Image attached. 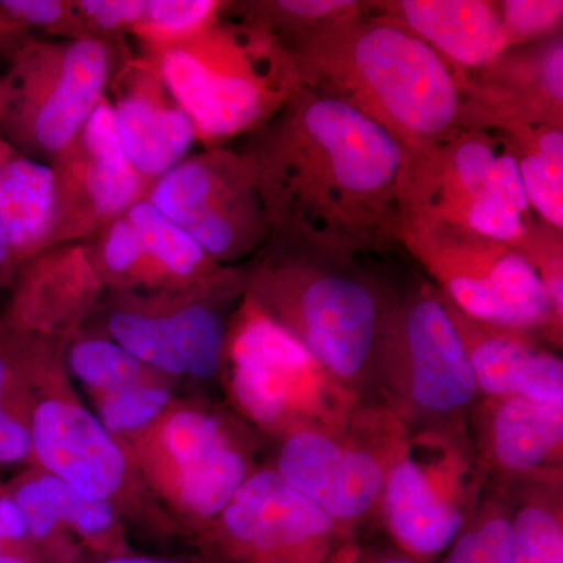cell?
<instances>
[{"mask_svg":"<svg viewBox=\"0 0 563 563\" xmlns=\"http://www.w3.org/2000/svg\"><path fill=\"white\" fill-rule=\"evenodd\" d=\"M385 10L384 21L412 32L453 66L484 68L510 47L498 3L401 0Z\"/></svg>","mask_w":563,"mask_h":563,"instance_id":"obj_21","label":"cell"},{"mask_svg":"<svg viewBox=\"0 0 563 563\" xmlns=\"http://www.w3.org/2000/svg\"><path fill=\"white\" fill-rule=\"evenodd\" d=\"M27 525L29 536L46 539L60 523L85 536H101L114 523L109 501H96L74 490L58 477L46 474L22 485L14 496Z\"/></svg>","mask_w":563,"mask_h":563,"instance_id":"obj_25","label":"cell"},{"mask_svg":"<svg viewBox=\"0 0 563 563\" xmlns=\"http://www.w3.org/2000/svg\"><path fill=\"white\" fill-rule=\"evenodd\" d=\"M111 340L144 366L209 380L224 365L229 324L209 301L181 303L169 312L121 309L109 317Z\"/></svg>","mask_w":563,"mask_h":563,"instance_id":"obj_17","label":"cell"},{"mask_svg":"<svg viewBox=\"0 0 563 563\" xmlns=\"http://www.w3.org/2000/svg\"><path fill=\"white\" fill-rule=\"evenodd\" d=\"M483 398L563 404V361L536 333L474 320L442 295Z\"/></svg>","mask_w":563,"mask_h":563,"instance_id":"obj_18","label":"cell"},{"mask_svg":"<svg viewBox=\"0 0 563 563\" xmlns=\"http://www.w3.org/2000/svg\"><path fill=\"white\" fill-rule=\"evenodd\" d=\"M29 537L27 525L24 515L14 499H0V542H20Z\"/></svg>","mask_w":563,"mask_h":563,"instance_id":"obj_34","label":"cell"},{"mask_svg":"<svg viewBox=\"0 0 563 563\" xmlns=\"http://www.w3.org/2000/svg\"><path fill=\"white\" fill-rule=\"evenodd\" d=\"M143 55L190 118L196 141L209 147L254 132L299 88L290 54L272 33L222 14Z\"/></svg>","mask_w":563,"mask_h":563,"instance_id":"obj_4","label":"cell"},{"mask_svg":"<svg viewBox=\"0 0 563 563\" xmlns=\"http://www.w3.org/2000/svg\"><path fill=\"white\" fill-rule=\"evenodd\" d=\"M169 393L165 388L135 384L109 393L101 404V421L109 432L136 431L165 410Z\"/></svg>","mask_w":563,"mask_h":563,"instance_id":"obj_30","label":"cell"},{"mask_svg":"<svg viewBox=\"0 0 563 563\" xmlns=\"http://www.w3.org/2000/svg\"><path fill=\"white\" fill-rule=\"evenodd\" d=\"M124 57L99 38H31L10 55L0 79V139L51 165L77 139L109 91Z\"/></svg>","mask_w":563,"mask_h":563,"instance_id":"obj_6","label":"cell"},{"mask_svg":"<svg viewBox=\"0 0 563 563\" xmlns=\"http://www.w3.org/2000/svg\"><path fill=\"white\" fill-rule=\"evenodd\" d=\"M51 166L55 218L47 247L88 242L103 225L146 198L151 188L122 150L107 96Z\"/></svg>","mask_w":563,"mask_h":563,"instance_id":"obj_14","label":"cell"},{"mask_svg":"<svg viewBox=\"0 0 563 563\" xmlns=\"http://www.w3.org/2000/svg\"><path fill=\"white\" fill-rule=\"evenodd\" d=\"M243 152L273 239L346 257L399 242L409 152L350 103L299 87Z\"/></svg>","mask_w":563,"mask_h":563,"instance_id":"obj_1","label":"cell"},{"mask_svg":"<svg viewBox=\"0 0 563 563\" xmlns=\"http://www.w3.org/2000/svg\"><path fill=\"white\" fill-rule=\"evenodd\" d=\"M33 451L52 476L96 501H109L125 476L120 444L98 417L77 404L51 399L36 407Z\"/></svg>","mask_w":563,"mask_h":563,"instance_id":"obj_19","label":"cell"},{"mask_svg":"<svg viewBox=\"0 0 563 563\" xmlns=\"http://www.w3.org/2000/svg\"><path fill=\"white\" fill-rule=\"evenodd\" d=\"M404 206V222H442L509 244L533 228L509 141L479 125L409 154Z\"/></svg>","mask_w":563,"mask_h":563,"instance_id":"obj_7","label":"cell"},{"mask_svg":"<svg viewBox=\"0 0 563 563\" xmlns=\"http://www.w3.org/2000/svg\"><path fill=\"white\" fill-rule=\"evenodd\" d=\"M439 563H514L509 504L488 488L472 520Z\"/></svg>","mask_w":563,"mask_h":563,"instance_id":"obj_26","label":"cell"},{"mask_svg":"<svg viewBox=\"0 0 563 563\" xmlns=\"http://www.w3.org/2000/svg\"><path fill=\"white\" fill-rule=\"evenodd\" d=\"M498 492L509 504L514 563H563V479Z\"/></svg>","mask_w":563,"mask_h":563,"instance_id":"obj_24","label":"cell"},{"mask_svg":"<svg viewBox=\"0 0 563 563\" xmlns=\"http://www.w3.org/2000/svg\"><path fill=\"white\" fill-rule=\"evenodd\" d=\"M236 442L224 421L201 410H181L166 421L163 443L177 473Z\"/></svg>","mask_w":563,"mask_h":563,"instance_id":"obj_29","label":"cell"},{"mask_svg":"<svg viewBox=\"0 0 563 563\" xmlns=\"http://www.w3.org/2000/svg\"><path fill=\"white\" fill-rule=\"evenodd\" d=\"M358 551H361V544L357 543V540H351V542L343 544L325 563H355Z\"/></svg>","mask_w":563,"mask_h":563,"instance_id":"obj_37","label":"cell"},{"mask_svg":"<svg viewBox=\"0 0 563 563\" xmlns=\"http://www.w3.org/2000/svg\"><path fill=\"white\" fill-rule=\"evenodd\" d=\"M355 563H422L396 548H362Z\"/></svg>","mask_w":563,"mask_h":563,"instance_id":"obj_35","label":"cell"},{"mask_svg":"<svg viewBox=\"0 0 563 563\" xmlns=\"http://www.w3.org/2000/svg\"><path fill=\"white\" fill-rule=\"evenodd\" d=\"M224 5L218 0H146L131 35L139 38L143 49L172 43L217 20Z\"/></svg>","mask_w":563,"mask_h":563,"instance_id":"obj_27","label":"cell"},{"mask_svg":"<svg viewBox=\"0 0 563 563\" xmlns=\"http://www.w3.org/2000/svg\"><path fill=\"white\" fill-rule=\"evenodd\" d=\"M473 98L488 120L540 122L562 129L563 46L551 38L529 49L503 52L487 66Z\"/></svg>","mask_w":563,"mask_h":563,"instance_id":"obj_20","label":"cell"},{"mask_svg":"<svg viewBox=\"0 0 563 563\" xmlns=\"http://www.w3.org/2000/svg\"><path fill=\"white\" fill-rule=\"evenodd\" d=\"M99 563H187L169 561V559L141 558V555H118V558L106 559Z\"/></svg>","mask_w":563,"mask_h":563,"instance_id":"obj_38","label":"cell"},{"mask_svg":"<svg viewBox=\"0 0 563 563\" xmlns=\"http://www.w3.org/2000/svg\"><path fill=\"white\" fill-rule=\"evenodd\" d=\"M13 268H16V263L13 261L9 240H7L5 231L0 222V274L9 273Z\"/></svg>","mask_w":563,"mask_h":563,"instance_id":"obj_36","label":"cell"},{"mask_svg":"<svg viewBox=\"0 0 563 563\" xmlns=\"http://www.w3.org/2000/svg\"><path fill=\"white\" fill-rule=\"evenodd\" d=\"M468 355L442 292H390L373 362V399L409 429L466 424L479 401Z\"/></svg>","mask_w":563,"mask_h":563,"instance_id":"obj_5","label":"cell"},{"mask_svg":"<svg viewBox=\"0 0 563 563\" xmlns=\"http://www.w3.org/2000/svg\"><path fill=\"white\" fill-rule=\"evenodd\" d=\"M0 563H35L25 555L13 553H0Z\"/></svg>","mask_w":563,"mask_h":563,"instance_id":"obj_40","label":"cell"},{"mask_svg":"<svg viewBox=\"0 0 563 563\" xmlns=\"http://www.w3.org/2000/svg\"><path fill=\"white\" fill-rule=\"evenodd\" d=\"M498 7L510 46L554 32L562 21L561 0H509Z\"/></svg>","mask_w":563,"mask_h":563,"instance_id":"obj_31","label":"cell"},{"mask_svg":"<svg viewBox=\"0 0 563 563\" xmlns=\"http://www.w3.org/2000/svg\"><path fill=\"white\" fill-rule=\"evenodd\" d=\"M299 87L350 103L412 154L462 129L465 85L412 32L357 13L282 44Z\"/></svg>","mask_w":563,"mask_h":563,"instance_id":"obj_2","label":"cell"},{"mask_svg":"<svg viewBox=\"0 0 563 563\" xmlns=\"http://www.w3.org/2000/svg\"><path fill=\"white\" fill-rule=\"evenodd\" d=\"M109 92L122 150L147 184L190 155L196 143L192 122L146 55L122 57Z\"/></svg>","mask_w":563,"mask_h":563,"instance_id":"obj_16","label":"cell"},{"mask_svg":"<svg viewBox=\"0 0 563 563\" xmlns=\"http://www.w3.org/2000/svg\"><path fill=\"white\" fill-rule=\"evenodd\" d=\"M225 361L231 363V390L240 409L282 435L340 424L363 402L247 296L235 325L229 328Z\"/></svg>","mask_w":563,"mask_h":563,"instance_id":"obj_11","label":"cell"},{"mask_svg":"<svg viewBox=\"0 0 563 563\" xmlns=\"http://www.w3.org/2000/svg\"><path fill=\"white\" fill-rule=\"evenodd\" d=\"M409 428L379 402H362L336 426L282 437L277 473L351 533L379 514L388 470Z\"/></svg>","mask_w":563,"mask_h":563,"instance_id":"obj_10","label":"cell"},{"mask_svg":"<svg viewBox=\"0 0 563 563\" xmlns=\"http://www.w3.org/2000/svg\"><path fill=\"white\" fill-rule=\"evenodd\" d=\"M35 36V32L11 9L10 0H0V52L9 58L25 41Z\"/></svg>","mask_w":563,"mask_h":563,"instance_id":"obj_33","label":"cell"},{"mask_svg":"<svg viewBox=\"0 0 563 563\" xmlns=\"http://www.w3.org/2000/svg\"><path fill=\"white\" fill-rule=\"evenodd\" d=\"M512 147L529 207L554 231L563 228V132L540 122L499 121Z\"/></svg>","mask_w":563,"mask_h":563,"instance_id":"obj_23","label":"cell"},{"mask_svg":"<svg viewBox=\"0 0 563 563\" xmlns=\"http://www.w3.org/2000/svg\"><path fill=\"white\" fill-rule=\"evenodd\" d=\"M69 365L80 380L106 395L140 384L146 368L121 344L107 339H88L74 344Z\"/></svg>","mask_w":563,"mask_h":563,"instance_id":"obj_28","label":"cell"},{"mask_svg":"<svg viewBox=\"0 0 563 563\" xmlns=\"http://www.w3.org/2000/svg\"><path fill=\"white\" fill-rule=\"evenodd\" d=\"M351 540L274 468L251 473L211 532L218 563H325Z\"/></svg>","mask_w":563,"mask_h":563,"instance_id":"obj_13","label":"cell"},{"mask_svg":"<svg viewBox=\"0 0 563 563\" xmlns=\"http://www.w3.org/2000/svg\"><path fill=\"white\" fill-rule=\"evenodd\" d=\"M399 242L461 312L536 333L553 350H561L563 318L532 263L514 244L424 221L404 222Z\"/></svg>","mask_w":563,"mask_h":563,"instance_id":"obj_8","label":"cell"},{"mask_svg":"<svg viewBox=\"0 0 563 563\" xmlns=\"http://www.w3.org/2000/svg\"><path fill=\"white\" fill-rule=\"evenodd\" d=\"M484 488L468 424L409 429L388 470L377 517L396 548L439 563L472 520Z\"/></svg>","mask_w":563,"mask_h":563,"instance_id":"obj_9","label":"cell"},{"mask_svg":"<svg viewBox=\"0 0 563 563\" xmlns=\"http://www.w3.org/2000/svg\"><path fill=\"white\" fill-rule=\"evenodd\" d=\"M224 266L257 254L269 236L254 166L243 151L211 146L188 155L146 196Z\"/></svg>","mask_w":563,"mask_h":563,"instance_id":"obj_12","label":"cell"},{"mask_svg":"<svg viewBox=\"0 0 563 563\" xmlns=\"http://www.w3.org/2000/svg\"><path fill=\"white\" fill-rule=\"evenodd\" d=\"M7 379H9V366L5 358L0 355V409H3V393H5Z\"/></svg>","mask_w":563,"mask_h":563,"instance_id":"obj_39","label":"cell"},{"mask_svg":"<svg viewBox=\"0 0 563 563\" xmlns=\"http://www.w3.org/2000/svg\"><path fill=\"white\" fill-rule=\"evenodd\" d=\"M466 424L485 487L563 479V404L481 396Z\"/></svg>","mask_w":563,"mask_h":563,"instance_id":"obj_15","label":"cell"},{"mask_svg":"<svg viewBox=\"0 0 563 563\" xmlns=\"http://www.w3.org/2000/svg\"><path fill=\"white\" fill-rule=\"evenodd\" d=\"M0 96H2V92H0Z\"/></svg>","mask_w":563,"mask_h":563,"instance_id":"obj_41","label":"cell"},{"mask_svg":"<svg viewBox=\"0 0 563 563\" xmlns=\"http://www.w3.org/2000/svg\"><path fill=\"white\" fill-rule=\"evenodd\" d=\"M33 451L31 429L0 409V463L20 462Z\"/></svg>","mask_w":563,"mask_h":563,"instance_id":"obj_32","label":"cell"},{"mask_svg":"<svg viewBox=\"0 0 563 563\" xmlns=\"http://www.w3.org/2000/svg\"><path fill=\"white\" fill-rule=\"evenodd\" d=\"M243 285L344 390L374 402V352L391 291L354 257L268 236Z\"/></svg>","mask_w":563,"mask_h":563,"instance_id":"obj_3","label":"cell"},{"mask_svg":"<svg viewBox=\"0 0 563 563\" xmlns=\"http://www.w3.org/2000/svg\"><path fill=\"white\" fill-rule=\"evenodd\" d=\"M55 218V177L0 139V222L13 261L22 265L46 250Z\"/></svg>","mask_w":563,"mask_h":563,"instance_id":"obj_22","label":"cell"}]
</instances>
